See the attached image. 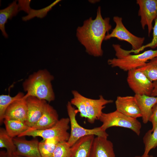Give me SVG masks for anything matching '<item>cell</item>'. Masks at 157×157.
Instances as JSON below:
<instances>
[{"label":"cell","instance_id":"30bf717a","mask_svg":"<svg viewBox=\"0 0 157 157\" xmlns=\"http://www.w3.org/2000/svg\"><path fill=\"white\" fill-rule=\"evenodd\" d=\"M26 100L28 109L27 117L25 123L31 128L38 122L44 113L48 104L45 100L29 96Z\"/></svg>","mask_w":157,"mask_h":157},{"label":"cell","instance_id":"5b68a950","mask_svg":"<svg viewBox=\"0 0 157 157\" xmlns=\"http://www.w3.org/2000/svg\"><path fill=\"white\" fill-rule=\"evenodd\" d=\"M67 108L71 126L70 133L67 142L71 147L80 139L88 135H94L107 138L108 134L100 126L88 129L79 125L76 119V115L78 111L72 106L70 101H68L67 104Z\"/></svg>","mask_w":157,"mask_h":157},{"label":"cell","instance_id":"83f0119b","mask_svg":"<svg viewBox=\"0 0 157 157\" xmlns=\"http://www.w3.org/2000/svg\"><path fill=\"white\" fill-rule=\"evenodd\" d=\"M71 147L67 142L58 143L56 145L52 157H70Z\"/></svg>","mask_w":157,"mask_h":157},{"label":"cell","instance_id":"ba28073f","mask_svg":"<svg viewBox=\"0 0 157 157\" xmlns=\"http://www.w3.org/2000/svg\"><path fill=\"white\" fill-rule=\"evenodd\" d=\"M128 84L135 94L151 96L153 89V82L137 69L128 72Z\"/></svg>","mask_w":157,"mask_h":157},{"label":"cell","instance_id":"d6a6232c","mask_svg":"<svg viewBox=\"0 0 157 157\" xmlns=\"http://www.w3.org/2000/svg\"><path fill=\"white\" fill-rule=\"evenodd\" d=\"M0 157H7L6 152L3 151H1L0 152Z\"/></svg>","mask_w":157,"mask_h":157},{"label":"cell","instance_id":"3957f363","mask_svg":"<svg viewBox=\"0 0 157 157\" xmlns=\"http://www.w3.org/2000/svg\"><path fill=\"white\" fill-rule=\"evenodd\" d=\"M116 58L109 59L108 64L112 67H118L125 71L136 69L144 66L149 60L157 56V49L146 51L134 55L122 48L119 44H113Z\"/></svg>","mask_w":157,"mask_h":157},{"label":"cell","instance_id":"52a82bcc","mask_svg":"<svg viewBox=\"0 0 157 157\" xmlns=\"http://www.w3.org/2000/svg\"><path fill=\"white\" fill-rule=\"evenodd\" d=\"M113 20L116 26L110 33H109L106 34L104 40L115 38L119 40L127 42L132 46V49L129 50L130 53L138 50L142 46L145 40L144 37L137 36L129 31L123 24L121 17L114 16Z\"/></svg>","mask_w":157,"mask_h":157},{"label":"cell","instance_id":"44dd1931","mask_svg":"<svg viewBox=\"0 0 157 157\" xmlns=\"http://www.w3.org/2000/svg\"><path fill=\"white\" fill-rule=\"evenodd\" d=\"M0 147L6 149L7 157H13L15 154L16 148L13 138L8 135L6 129L2 128L0 129Z\"/></svg>","mask_w":157,"mask_h":157},{"label":"cell","instance_id":"4dcf8cb0","mask_svg":"<svg viewBox=\"0 0 157 157\" xmlns=\"http://www.w3.org/2000/svg\"><path fill=\"white\" fill-rule=\"evenodd\" d=\"M149 121L152 124V128L150 129L151 131H153L157 126V103L154 106Z\"/></svg>","mask_w":157,"mask_h":157},{"label":"cell","instance_id":"7402d4cb","mask_svg":"<svg viewBox=\"0 0 157 157\" xmlns=\"http://www.w3.org/2000/svg\"><path fill=\"white\" fill-rule=\"evenodd\" d=\"M143 140L144 151L141 157H148L150 151L157 147V126L153 131L149 130L146 132Z\"/></svg>","mask_w":157,"mask_h":157},{"label":"cell","instance_id":"2e32d148","mask_svg":"<svg viewBox=\"0 0 157 157\" xmlns=\"http://www.w3.org/2000/svg\"><path fill=\"white\" fill-rule=\"evenodd\" d=\"M134 96L140 110L143 122L147 124L149 121L154 106L157 103V97L135 94Z\"/></svg>","mask_w":157,"mask_h":157},{"label":"cell","instance_id":"d6986e66","mask_svg":"<svg viewBox=\"0 0 157 157\" xmlns=\"http://www.w3.org/2000/svg\"><path fill=\"white\" fill-rule=\"evenodd\" d=\"M19 11L16 0L14 1L6 8L0 10V29L5 38L8 37L5 30V24L8 19H11L13 17L16 16Z\"/></svg>","mask_w":157,"mask_h":157},{"label":"cell","instance_id":"484cf974","mask_svg":"<svg viewBox=\"0 0 157 157\" xmlns=\"http://www.w3.org/2000/svg\"><path fill=\"white\" fill-rule=\"evenodd\" d=\"M58 143L53 139H47L39 142V149L41 157H52Z\"/></svg>","mask_w":157,"mask_h":157},{"label":"cell","instance_id":"1f68e13d","mask_svg":"<svg viewBox=\"0 0 157 157\" xmlns=\"http://www.w3.org/2000/svg\"><path fill=\"white\" fill-rule=\"evenodd\" d=\"M153 89L151 92V96L157 97V80L153 82Z\"/></svg>","mask_w":157,"mask_h":157},{"label":"cell","instance_id":"277c9868","mask_svg":"<svg viewBox=\"0 0 157 157\" xmlns=\"http://www.w3.org/2000/svg\"><path fill=\"white\" fill-rule=\"evenodd\" d=\"M69 118H63L59 120L57 124L53 127L47 129L38 130L29 129L18 136H31L33 138L40 137L44 140L53 139L58 142L67 141L68 140L70 134L67 132L69 129Z\"/></svg>","mask_w":157,"mask_h":157},{"label":"cell","instance_id":"8fae6325","mask_svg":"<svg viewBox=\"0 0 157 157\" xmlns=\"http://www.w3.org/2000/svg\"><path fill=\"white\" fill-rule=\"evenodd\" d=\"M116 110L130 117H141V113L134 96L117 97L115 101Z\"/></svg>","mask_w":157,"mask_h":157},{"label":"cell","instance_id":"7c38bea8","mask_svg":"<svg viewBox=\"0 0 157 157\" xmlns=\"http://www.w3.org/2000/svg\"><path fill=\"white\" fill-rule=\"evenodd\" d=\"M85 102L88 114V121L90 123L93 124L96 120H99L105 105L113 103V101L106 99L102 95H100L97 99L85 97Z\"/></svg>","mask_w":157,"mask_h":157},{"label":"cell","instance_id":"5bb4252c","mask_svg":"<svg viewBox=\"0 0 157 157\" xmlns=\"http://www.w3.org/2000/svg\"><path fill=\"white\" fill-rule=\"evenodd\" d=\"M90 157H115L113 143L107 138L101 136L95 138Z\"/></svg>","mask_w":157,"mask_h":157},{"label":"cell","instance_id":"603a6c76","mask_svg":"<svg viewBox=\"0 0 157 157\" xmlns=\"http://www.w3.org/2000/svg\"><path fill=\"white\" fill-rule=\"evenodd\" d=\"M24 95L22 92L18 93L15 96L11 97L8 95L2 94L0 96V123L2 124L4 120L5 112L8 107L15 101L22 98Z\"/></svg>","mask_w":157,"mask_h":157},{"label":"cell","instance_id":"ac0fdd59","mask_svg":"<svg viewBox=\"0 0 157 157\" xmlns=\"http://www.w3.org/2000/svg\"><path fill=\"white\" fill-rule=\"evenodd\" d=\"M94 135L83 137L78 140L72 147L70 157H90Z\"/></svg>","mask_w":157,"mask_h":157},{"label":"cell","instance_id":"ffe728a7","mask_svg":"<svg viewBox=\"0 0 157 157\" xmlns=\"http://www.w3.org/2000/svg\"><path fill=\"white\" fill-rule=\"evenodd\" d=\"M3 122L7 133L13 138L31 129L25 122L19 120L4 119Z\"/></svg>","mask_w":157,"mask_h":157},{"label":"cell","instance_id":"8992f818","mask_svg":"<svg viewBox=\"0 0 157 157\" xmlns=\"http://www.w3.org/2000/svg\"><path fill=\"white\" fill-rule=\"evenodd\" d=\"M99 120L102 123L100 126L106 131L113 126H119L130 129L139 136L142 125L136 119L127 116L117 110L108 113H103Z\"/></svg>","mask_w":157,"mask_h":157},{"label":"cell","instance_id":"d4e9b609","mask_svg":"<svg viewBox=\"0 0 157 157\" xmlns=\"http://www.w3.org/2000/svg\"><path fill=\"white\" fill-rule=\"evenodd\" d=\"M137 69L143 73L151 81L157 80V56Z\"/></svg>","mask_w":157,"mask_h":157},{"label":"cell","instance_id":"f1b7e54d","mask_svg":"<svg viewBox=\"0 0 157 157\" xmlns=\"http://www.w3.org/2000/svg\"><path fill=\"white\" fill-rule=\"evenodd\" d=\"M154 24L153 27V38L151 41L147 44L143 45L139 49L133 52L135 54H137L145 49L150 47L154 49L157 47V16L154 20Z\"/></svg>","mask_w":157,"mask_h":157},{"label":"cell","instance_id":"9c48e42d","mask_svg":"<svg viewBox=\"0 0 157 157\" xmlns=\"http://www.w3.org/2000/svg\"><path fill=\"white\" fill-rule=\"evenodd\" d=\"M139 6L138 15L140 17V22L142 29L148 28V36L153 29L152 23L157 16V0H137Z\"/></svg>","mask_w":157,"mask_h":157},{"label":"cell","instance_id":"cb8c5ba5","mask_svg":"<svg viewBox=\"0 0 157 157\" xmlns=\"http://www.w3.org/2000/svg\"><path fill=\"white\" fill-rule=\"evenodd\" d=\"M72 93L73 97L70 101V103L77 108L78 112L80 113V117L87 118L88 114L85 102V97L76 90H72Z\"/></svg>","mask_w":157,"mask_h":157},{"label":"cell","instance_id":"7a4b0ae2","mask_svg":"<svg viewBox=\"0 0 157 157\" xmlns=\"http://www.w3.org/2000/svg\"><path fill=\"white\" fill-rule=\"evenodd\" d=\"M54 78L46 69L34 72L23 82V90L26 92L23 98L33 96L49 102L53 101L55 95L51 83Z\"/></svg>","mask_w":157,"mask_h":157},{"label":"cell","instance_id":"9a60e30c","mask_svg":"<svg viewBox=\"0 0 157 157\" xmlns=\"http://www.w3.org/2000/svg\"><path fill=\"white\" fill-rule=\"evenodd\" d=\"M27 113L26 99L23 97L15 101L8 107L4 114V120H15L25 122Z\"/></svg>","mask_w":157,"mask_h":157},{"label":"cell","instance_id":"f546056e","mask_svg":"<svg viewBox=\"0 0 157 157\" xmlns=\"http://www.w3.org/2000/svg\"><path fill=\"white\" fill-rule=\"evenodd\" d=\"M31 0H21L18 1V4L19 11L23 10L28 14L31 9L30 7V3Z\"/></svg>","mask_w":157,"mask_h":157},{"label":"cell","instance_id":"6da1fadb","mask_svg":"<svg viewBox=\"0 0 157 157\" xmlns=\"http://www.w3.org/2000/svg\"><path fill=\"white\" fill-rule=\"evenodd\" d=\"M112 27L110 17L103 18L99 6L95 19L90 17L85 20L83 25L77 28L76 36L87 53L95 57H101L103 53L102 42Z\"/></svg>","mask_w":157,"mask_h":157},{"label":"cell","instance_id":"4fadbf2b","mask_svg":"<svg viewBox=\"0 0 157 157\" xmlns=\"http://www.w3.org/2000/svg\"><path fill=\"white\" fill-rule=\"evenodd\" d=\"M13 141L16 147V155L25 157H42L37 139L27 140L18 137L13 138Z\"/></svg>","mask_w":157,"mask_h":157},{"label":"cell","instance_id":"4316f807","mask_svg":"<svg viewBox=\"0 0 157 157\" xmlns=\"http://www.w3.org/2000/svg\"><path fill=\"white\" fill-rule=\"evenodd\" d=\"M61 0H56L49 6L41 9L35 10L31 9L28 15L22 17L23 21H26L36 17L42 18L46 16L48 13L53 7Z\"/></svg>","mask_w":157,"mask_h":157},{"label":"cell","instance_id":"e0dca14e","mask_svg":"<svg viewBox=\"0 0 157 157\" xmlns=\"http://www.w3.org/2000/svg\"><path fill=\"white\" fill-rule=\"evenodd\" d=\"M59 120L57 111L48 104L42 115L31 129L38 130L48 129L55 126Z\"/></svg>","mask_w":157,"mask_h":157},{"label":"cell","instance_id":"e575fe53","mask_svg":"<svg viewBox=\"0 0 157 157\" xmlns=\"http://www.w3.org/2000/svg\"><path fill=\"white\" fill-rule=\"evenodd\" d=\"M13 157H22L21 156L17 155L15 154L13 155Z\"/></svg>","mask_w":157,"mask_h":157},{"label":"cell","instance_id":"836d02e7","mask_svg":"<svg viewBox=\"0 0 157 157\" xmlns=\"http://www.w3.org/2000/svg\"><path fill=\"white\" fill-rule=\"evenodd\" d=\"M134 157H141V156H135ZM148 157H154V156L152 155H149Z\"/></svg>","mask_w":157,"mask_h":157}]
</instances>
